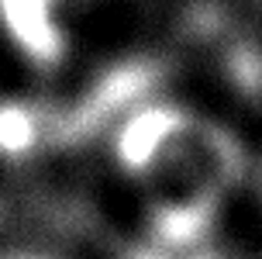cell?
Wrapping results in <instances>:
<instances>
[{
  "instance_id": "obj_1",
  "label": "cell",
  "mask_w": 262,
  "mask_h": 259,
  "mask_svg": "<svg viewBox=\"0 0 262 259\" xmlns=\"http://www.w3.org/2000/svg\"><path fill=\"white\" fill-rule=\"evenodd\" d=\"M118 166L145 197V225L217 228L224 197L245 176L242 145L180 107H145L118 135Z\"/></svg>"
},
{
  "instance_id": "obj_3",
  "label": "cell",
  "mask_w": 262,
  "mask_h": 259,
  "mask_svg": "<svg viewBox=\"0 0 262 259\" xmlns=\"http://www.w3.org/2000/svg\"><path fill=\"white\" fill-rule=\"evenodd\" d=\"M259 183H262V173H259Z\"/></svg>"
},
{
  "instance_id": "obj_2",
  "label": "cell",
  "mask_w": 262,
  "mask_h": 259,
  "mask_svg": "<svg viewBox=\"0 0 262 259\" xmlns=\"http://www.w3.org/2000/svg\"><path fill=\"white\" fill-rule=\"evenodd\" d=\"M0 259H62V256H55V252H49V249L17 246V249H4V252H0Z\"/></svg>"
},
{
  "instance_id": "obj_4",
  "label": "cell",
  "mask_w": 262,
  "mask_h": 259,
  "mask_svg": "<svg viewBox=\"0 0 262 259\" xmlns=\"http://www.w3.org/2000/svg\"><path fill=\"white\" fill-rule=\"evenodd\" d=\"M259 259H262V256H259Z\"/></svg>"
}]
</instances>
